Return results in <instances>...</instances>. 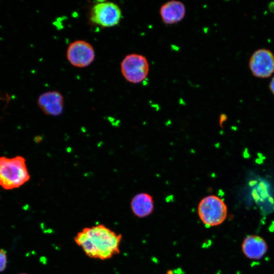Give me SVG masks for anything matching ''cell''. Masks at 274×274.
<instances>
[{"instance_id":"cell-8","label":"cell","mask_w":274,"mask_h":274,"mask_svg":"<svg viewBox=\"0 0 274 274\" xmlns=\"http://www.w3.org/2000/svg\"><path fill=\"white\" fill-rule=\"evenodd\" d=\"M37 104L45 114L58 116L63 111L64 97L62 94L57 91H48L39 95Z\"/></svg>"},{"instance_id":"cell-14","label":"cell","mask_w":274,"mask_h":274,"mask_svg":"<svg viewBox=\"0 0 274 274\" xmlns=\"http://www.w3.org/2000/svg\"><path fill=\"white\" fill-rule=\"evenodd\" d=\"M167 274H173V271L172 270H168L167 272Z\"/></svg>"},{"instance_id":"cell-10","label":"cell","mask_w":274,"mask_h":274,"mask_svg":"<svg viewBox=\"0 0 274 274\" xmlns=\"http://www.w3.org/2000/svg\"><path fill=\"white\" fill-rule=\"evenodd\" d=\"M159 12L163 23L170 25L178 23L184 19L186 8L182 2L172 0L163 4L160 7Z\"/></svg>"},{"instance_id":"cell-4","label":"cell","mask_w":274,"mask_h":274,"mask_svg":"<svg viewBox=\"0 0 274 274\" xmlns=\"http://www.w3.org/2000/svg\"><path fill=\"white\" fill-rule=\"evenodd\" d=\"M120 70L124 79L133 84L145 80L149 71L147 59L143 55L131 53L125 56L120 64Z\"/></svg>"},{"instance_id":"cell-2","label":"cell","mask_w":274,"mask_h":274,"mask_svg":"<svg viewBox=\"0 0 274 274\" xmlns=\"http://www.w3.org/2000/svg\"><path fill=\"white\" fill-rule=\"evenodd\" d=\"M29 179L30 175L23 157H0V186L4 189L19 188Z\"/></svg>"},{"instance_id":"cell-15","label":"cell","mask_w":274,"mask_h":274,"mask_svg":"<svg viewBox=\"0 0 274 274\" xmlns=\"http://www.w3.org/2000/svg\"><path fill=\"white\" fill-rule=\"evenodd\" d=\"M19 274H27V273H19Z\"/></svg>"},{"instance_id":"cell-11","label":"cell","mask_w":274,"mask_h":274,"mask_svg":"<svg viewBox=\"0 0 274 274\" xmlns=\"http://www.w3.org/2000/svg\"><path fill=\"white\" fill-rule=\"evenodd\" d=\"M130 208L135 216L141 218L146 217L151 215L153 211V197L147 193H138L131 199Z\"/></svg>"},{"instance_id":"cell-3","label":"cell","mask_w":274,"mask_h":274,"mask_svg":"<svg viewBox=\"0 0 274 274\" xmlns=\"http://www.w3.org/2000/svg\"><path fill=\"white\" fill-rule=\"evenodd\" d=\"M197 212L201 222L214 227L223 223L227 216V208L220 197L210 195L203 197L198 205Z\"/></svg>"},{"instance_id":"cell-9","label":"cell","mask_w":274,"mask_h":274,"mask_svg":"<svg viewBox=\"0 0 274 274\" xmlns=\"http://www.w3.org/2000/svg\"><path fill=\"white\" fill-rule=\"evenodd\" d=\"M242 252L251 260H260L266 254L268 246L262 237L257 235H249L244 239L242 244Z\"/></svg>"},{"instance_id":"cell-5","label":"cell","mask_w":274,"mask_h":274,"mask_svg":"<svg viewBox=\"0 0 274 274\" xmlns=\"http://www.w3.org/2000/svg\"><path fill=\"white\" fill-rule=\"evenodd\" d=\"M122 17V12L116 4L102 2L95 4L90 13V21L104 27H111L117 25Z\"/></svg>"},{"instance_id":"cell-12","label":"cell","mask_w":274,"mask_h":274,"mask_svg":"<svg viewBox=\"0 0 274 274\" xmlns=\"http://www.w3.org/2000/svg\"><path fill=\"white\" fill-rule=\"evenodd\" d=\"M7 264V255L5 250L0 249V272L4 271Z\"/></svg>"},{"instance_id":"cell-1","label":"cell","mask_w":274,"mask_h":274,"mask_svg":"<svg viewBox=\"0 0 274 274\" xmlns=\"http://www.w3.org/2000/svg\"><path fill=\"white\" fill-rule=\"evenodd\" d=\"M122 238L121 234L99 224L83 228L74 239L88 257L105 260L119 254Z\"/></svg>"},{"instance_id":"cell-7","label":"cell","mask_w":274,"mask_h":274,"mask_svg":"<svg viewBox=\"0 0 274 274\" xmlns=\"http://www.w3.org/2000/svg\"><path fill=\"white\" fill-rule=\"evenodd\" d=\"M249 67L255 77H269L274 73V55L266 49L257 50L250 58Z\"/></svg>"},{"instance_id":"cell-6","label":"cell","mask_w":274,"mask_h":274,"mask_svg":"<svg viewBox=\"0 0 274 274\" xmlns=\"http://www.w3.org/2000/svg\"><path fill=\"white\" fill-rule=\"evenodd\" d=\"M95 57L94 48L84 40H76L72 42L66 50V58L73 66L83 68L89 66Z\"/></svg>"},{"instance_id":"cell-13","label":"cell","mask_w":274,"mask_h":274,"mask_svg":"<svg viewBox=\"0 0 274 274\" xmlns=\"http://www.w3.org/2000/svg\"><path fill=\"white\" fill-rule=\"evenodd\" d=\"M269 87L271 92L274 94V77L271 80Z\"/></svg>"}]
</instances>
